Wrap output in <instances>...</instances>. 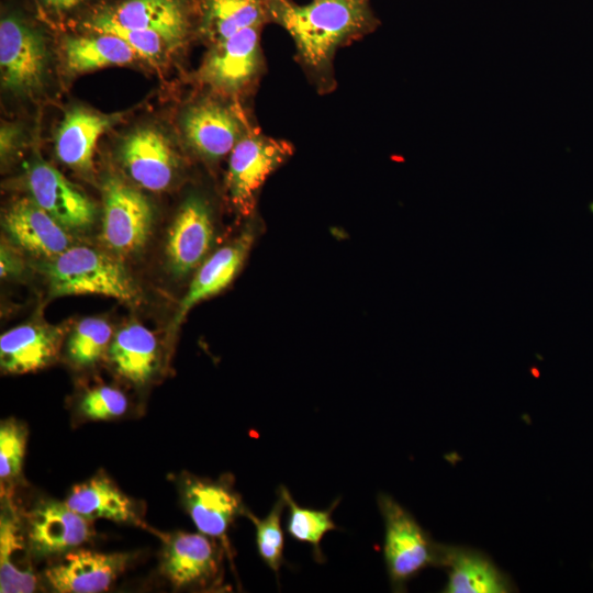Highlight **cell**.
Returning <instances> with one entry per match:
<instances>
[{"label": "cell", "mask_w": 593, "mask_h": 593, "mask_svg": "<svg viewBox=\"0 0 593 593\" xmlns=\"http://www.w3.org/2000/svg\"><path fill=\"white\" fill-rule=\"evenodd\" d=\"M269 23L294 42L298 60L320 91L335 85L333 61L338 48L372 32L378 20L370 0H267Z\"/></svg>", "instance_id": "1"}, {"label": "cell", "mask_w": 593, "mask_h": 593, "mask_svg": "<svg viewBox=\"0 0 593 593\" xmlns=\"http://www.w3.org/2000/svg\"><path fill=\"white\" fill-rule=\"evenodd\" d=\"M51 296L102 294L124 302L138 298L137 288L115 257L86 246H70L46 267Z\"/></svg>", "instance_id": "2"}, {"label": "cell", "mask_w": 593, "mask_h": 593, "mask_svg": "<svg viewBox=\"0 0 593 593\" xmlns=\"http://www.w3.org/2000/svg\"><path fill=\"white\" fill-rule=\"evenodd\" d=\"M378 505L384 522L383 553L394 590L423 569L440 563L441 546L433 542L416 519L394 499L380 493Z\"/></svg>", "instance_id": "3"}, {"label": "cell", "mask_w": 593, "mask_h": 593, "mask_svg": "<svg viewBox=\"0 0 593 593\" xmlns=\"http://www.w3.org/2000/svg\"><path fill=\"white\" fill-rule=\"evenodd\" d=\"M292 145L250 128L230 153L226 188L234 208L242 214L253 211L266 179L292 155Z\"/></svg>", "instance_id": "4"}, {"label": "cell", "mask_w": 593, "mask_h": 593, "mask_svg": "<svg viewBox=\"0 0 593 593\" xmlns=\"http://www.w3.org/2000/svg\"><path fill=\"white\" fill-rule=\"evenodd\" d=\"M102 197L104 244L121 256L138 253L152 231V204L142 192L115 177L107 179Z\"/></svg>", "instance_id": "5"}, {"label": "cell", "mask_w": 593, "mask_h": 593, "mask_svg": "<svg viewBox=\"0 0 593 593\" xmlns=\"http://www.w3.org/2000/svg\"><path fill=\"white\" fill-rule=\"evenodd\" d=\"M261 29H245L212 44L198 71L201 82L223 96H236L249 88L264 66Z\"/></svg>", "instance_id": "6"}, {"label": "cell", "mask_w": 593, "mask_h": 593, "mask_svg": "<svg viewBox=\"0 0 593 593\" xmlns=\"http://www.w3.org/2000/svg\"><path fill=\"white\" fill-rule=\"evenodd\" d=\"M47 51L41 33L15 15L0 22V70L3 89L31 94L42 89Z\"/></svg>", "instance_id": "7"}, {"label": "cell", "mask_w": 593, "mask_h": 593, "mask_svg": "<svg viewBox=\"0 0 593 593\" xmlns=\"http://www.w3.org/2000/svg\"><path fill=\"white\" fill-rule=\"evenodd\" d=\"M160 572L175 588L217 585L222 548L202 533L175 532L163 537Z\"/></svg>", "instance_id": "8"}, {"label": "cell", "mask_w": 593, "mask_h": 593, "mask_svg": "<svg viewBox=\"0 0 593 593\" xmlns=\"http://www.w3.org/2000/svg\"><path fill=\"white\" fill-rule=\"evenodd\" d=\"M181 502L198 530L227 545V532L246 507L228 474L219 480L186 473L179 481Z\"/></svg>", "instance_id": "9"}, {"label": "cell", "mask_w": 593, "mask_h": 593, "mask_svg": "<svg viewBox=\"0 0 593 593\" xmlns=\"http://www.w3.org/2000/svg\"><path fill=\"white\" fill-rule=\"evenodd\" d=\"M182 127L189 145L209 160L228 155L250 130L237 108L214 99L190 107L183 116Z\"/></svg>", "instance_id": "10"}, {"label": "cell", "mask_w": 593, "mask_h": 593, "mask_svg": "<svg viewBox=\"0 0 593 593\" xmlns=\"http://www.w3.org/2000/svg\"><path fill=\"white\" fill-rule=\"evenodd\" d=\"M26 183L33 201L66 230L82 231L93 224L94 203L53 166L41 159L34 161Z\"/></svg>", "instance_id": "11"}, {"label": "cell", "mask_w": 593, "mask_h": 593, "mask_svg": "<svg viewBox=\"0 0 593 593\" xmlns=\"http://www.w3.org/2000/svg\"><path fill=\"white\" fill-rule=\"evenodd\" d=\"M131 560L127 552L103 553L88 549L70 550L45 570V579L61 593H97L109 590Z\"/></svg>", "instance_id": "12"}, {"label": "cell", "mask_w": 593, "mask_h": 593, "mask_svg": "<svg viewBox=\"0 0 593 593\" xmlns=\"http://www.w3.org/2000/svg\"><path fill=\"white\" fill-rule=\"evenodd\" d=\"M213 238L208 203L199 195L188 197L168 233L166 256L172 273L182 277L200 265L211 249Z\"/></svg>", "instance_id": "13"}, {"label": "cell", "mask_w": 593, "mask_h": 593, "mask_svg": "<svg viewBox=\"0 0 593 593\" xmlns=\"http://www.w3.org/2000/svg\"><path fill=\"white\" fill-rule=\"evenodd\" d=\"M90 522L65 502H43L27 515L25 535L31 551L37 557L68 552L92 537Z\"/></svg>", "instance_id": "14"}, {"label": "cell", "mask_w": 593, "mask_h": 593, "mask_svg": "<svg viewBox=\"0 0 593 593\" xmlns=\"http://www.w3.org/2000/svg\"><path fill=\"white\" fill-rule=\"evenodd\" d=\"M121 159L131 178L150 191L168 188L176 174L175 152L156 128L142 127L130 133L122 143Z\"/></svg>", "instance_id": "15"}, {"label": "cell", "mask_w": 593, "mask_h": 593, "mask_svg": "<svg viewBox=\"0 0 593 593\" xmlns=\"http://www.w3.org/2000/svg\"><path fill=\"white\" fill-rule=\"evenodd\" d=\"M3 230L10 240L37 257L55 258L70 247V236L32 198L14 202L4 213Z\"/></svg>", "instance_id": "16"}, {"label": "cell", "mask_w": 593, "mask_h": 593, "mask_svg": "<svg viewBox=\"0 0 593 593\" xmlns=\"http://www.w3.org/2000/svg\"><path fill=\"white\" fill-rule=\"evenodd\" d=\"M100 14L125 29L158 33L172 46L183 42L190 30L182 0H123Z\"/></svg>", "instance_id": "17"}, {"label": "cell", "mask_w": 593, "mask_h": 593, "mask_svg": "<svg viewBox=\"0 0 593 593\" xmlns=\"http://www.w3.org/2000/svg\"><path fill=\"white\" fill-rule=\"evenodd\" d=\"M253 239V231L247 230L230 245L217 249L201 265L188 292L179 303L170 324V333L181 325L197 303L220 293L233 281L251 247Z\"/></svg>", "instance_id": "18"}, {"label": "cell", "mask_w": 593, "mask_h": 593, "mask_svg": "<svg viewBox=\"0 0 593 593\" xmlns=\"http://www.w3.org/2000/svg\"><path fill=\"white\" fill-rule=\"evenodd\" d=\"M63 329L46 324L16 326L0 338V366L7 373H26L53 362L60 348Z\"/></svg>", "instance_id": "19"}, {"label": "cell", "mask_w": 593, "mask_h": 593, "mask_svg": "<svg viewBox=\"0 0 593 593\" xmlns=\"http://www.w3.org/2000/svg\"><path fill=\"white\" fill-rule=\"evenodd\" d=\"M118 120V116L98 114L86 109L68 111L56 134V155L65 165L89 171L100 136Z\"/></svg>", "instance_id": "20"}, {"label": "cell", "mask_w": 593, "mask_h": 593, "mask_svg": "<svg viewBox=\"0 0 593 593\" xmlns=\"http://www.w3.org/2000/svg\"><path fill=\"white\" fill-rule=\"evenodd\" d=\"M440 566L447 568V593H505L510 580L485 556L474 550L441 546Z\"/></svg>", "instance_id": "21"}, {"label": "cell", "mask_w": 593, "mask_h": 593, "mask_svg": "<svg viewBox=\"0 0 593 593\" xmlns=\"http://www.w3.org/2000/svg\"><path fill=\"white\" fill-rule=\"evenodd\" d=\"M199 30L212 44L269 23L267 0H195Z\"/></svg>", "instance_id": "22"}, {"label": "cell", "mask_w": 593, "mask_h": 593, "mask_svg": "<svg viewBox=\"0 0 593 593\" xmlns=\"http://www.w3.org/2000/svg\"><path fill=\"white\" fill-rule=\"evenodd\" d=\"M109 359L118 374L142 385L155 373L158 366V344L155 335L141 324L121 328L108 349Z\"/></svg>", "instance_id": "23"}, {"label": "cell", "mask_w": 593, "mask_h": 593, "mask_svg": "<svg viewBox=\"0 0 593 593\" xmlns=\"http://www.w3.org/2000/svg\"><path fill=\"white\" fill-rule=\"evenodd\" d=\"M10 507L2 508L0 521V592L27 593L36 588L31 548L19 518Z\"/></svg>", "instance_id": "24"}, {"label": "cell", "mask_w": 593, "mask_h": 593, "mask_svg": "<svg viewBox=\"0 0 593 593\" xmlns=\"http://www.w3.org/2000/svg\"><path fill=\"white\" fill-rule=\"evenodd\" d=\"M65 503L89 521L105 518L128 522L135 519L132 501L103 472L74 485Z\"/></svg>", "instance_id": "25"}, {"label": "cell", "mask_w": 593, "mask_h": 593, "mask_svg": "<svg viewBox=\"0 0 593 593\" xmlns=\"http://www.w3.org/2000/svg\"><path fill=\"white\" fill-rule=\"evenodd\" d=\"M63 53L67 69L74 74L126 65L137 57L120 37L97 32L67 37L63 44Z\"/></svg>", "instance_id": "26"}, {"label": "cell", "mask_w": 593, "mask_h": 593, "mask_svg": "<svg viewBox=\"0 0 593 593\" xmlns=\"http://www.w3.org/2000/svg\"><path fill=\"white\" fill-rule=\"evenodd\" d=\"M278 493L283 496L286 505L289 507L288 534L300 542L310 544L313 549L314 559L317 562H323L321 541L327 532L338 529L332 519L333 510L338 501L336 500L325 511L312 510L300 506L283 485L279 488Z\"/></svg>", "instance_id": "27"}, {"label": "cell", "mask_w": 593, "mask_h": 593, "mask_svg": "<svg viewBox=\"0 0 593 593\" xmlns=\"http://www.w3.org/2000/svg\"><path fill=\"white\" fill-rule=\"evenodd\" d=\"M112 328L98 317H87L78 323L67 342V357L76 367H90L108 353Z\"/></svg>", "instance_id": "28"}, {"label": "cell", "mask_w": 593, "mask_h": 593, "mask_svg": "<svg viewBox=\"0 0 593 593\" xmlns=\"http://www.w3.org/2000/svg\"><path fill=\"white\" fill-rule=\"evenodd\" d=\"M278 496L271 511L264 518L257 517L248 508L244 513L255 525L256 544L260 558L277 575L284 561V538L281 527V516L286 506L283 496L279 493Z\"/></svg>", "instance_id": "29"}, {"label": "cell", "mask_w": 593, "mask_h": 593, "mask_svg": "<svg viewBox=\"0 0 593 593\" xmlns=\"http://www.w3.org/2000/svg\"><path fill=\"white\" fill-rule=\"evenodd\" d=\"M87 26L92 32L109 33L120 37L134 51L137 57L153 64L159 63L165 57L167 49L172 46L158 33L122 27L100 13L93 16Z\"/></svg>", "instance_id": "30"}, {"label": "cell", "mask_w": 593, "mask_h": 593, "mask_svg": "<svg viewBox=\"0 0 593 593\" xmlns=\"http://www.w3.org/2000/svg\"><path fill=\"white\" fill-rule=\"evenodd\" d=\"M27 429L15 418L1 422L0 426V478L1 486L18 478L22 470Z\"/></svg>", "instance_id": "31"}, {"label": "cell", "mask_w": 593, "mask_h": 593, "mask_svg": "<svg viewBox=\"0 0 593 593\" xmlns=\"http://www.w3.org/2000/svg\"><path fill=\"white\" fill-rule=\"evenodd\" d=\"M128 402L118 389L102 385L88 391L80 401L79 409L83 416L93 421H107L126 412Z\"/></svg>", "instance_id": "32"}, {"label": "cell", "mask_w": 593, "mask_h": 593, "mask_svg": "<svg viewBox=\"0 0 593 593\" xmlns=\"http://www.w3.org/2000/svg\"><path fill=\"white\" fill-rule=\"evenodd\" d=\"M21 269L20 260L3 244L1 245V277H8L9 275H14Z\"/></svg>", "instance_id": "33"}, {"label": "cell", "mask_w": 593, "mask_h": 593, "mask_svg": "<svg viewBox=\"0 0 593 593\" xmlns=\"http://www.w3.org/2000/svg\"><path fill=\"white\" fill-rule=\"evenodd\" d=\"M43 7L56 12L65 13L79 7L85 0H38Z\"/></svg>", "instance_id": "34"}]
</instances>
